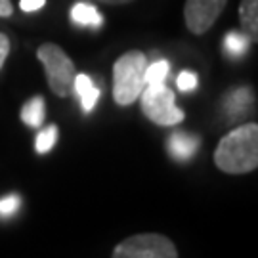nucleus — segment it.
I'll list each match as a JSON object with an SVG mask.
<instances>
[{
	"label": "nucleus",
	"mask_w": 258,
	"mask_h": 258,
	"mask_svg": "<svg viewBox=\"0 0 258 258\" xmlns=\"http://www.w3.org/2000/svg\"><path fill=\"white\" fill-rule=\"evenodd\" d=\"M8 54H10V38L4 33H0V69L4 67V61H6Z\"/></svg>",
	"instance_id": "6ab92c4d"
},
{
	"label": "nucleus",
	"mask_w": 258,
	"mask_h": 258,
	"mask_svg": "<svg viewBox=\"0 0 258 258\" xmlns=\"http://www.w3.org/2000/svg\"><path fill=\"white\" fill-rule=\"evenodd\" d=\"M239 21L243 35H247L250 42L258 40V0H241Z\"/></svg>",
	"instance_id": "1a4fd4ad"
},
{
	"label": "nucleus",
	"mask_w": 258,
	"mask_h": 258,
	"mask_svg": "<svg viewBox=\"0 0 258 258\" xmlns=\"http://www.w3.org/2000/svg\"><path fill=\"white\" fill-rule=\"evenodd\" d=\"M228 0H185L184 21L194 35H205L216 23Z\"/></svg>",
	"instance_id": "423d86ee"
},
{
	"label": "nucleus",
	"mask_w": 258,
	"mask_h": 258,
	"mask_svg": "<svg viewBox=\"0 0 258 258\" xmlns=\"http://www.w3.org/2000/svg\"><path fill=\"white\" fill-rule=\"evenodd\" d=\"M71 19L77 25H86V27H100L103 21L98 8H94L92 4H86V2L75 4L71 8Z\"/></svg>",
	"instance_id": "9b49d317"
},
{
	"label": "nucleus",
	"mask_w": 258,
	"mask_h": 258,
	"mask_svg": "<svg viewBox=\"0 0 258 258\" xmlns=\"http://www.w3.org/2000/svg\"><path fill=\"white\" fill-rule=\"evenodd\" d=\"M44 4H46V0H19V8L23 10V12H27V14L37 12V10H40Z\"/></svg>",
	"instance_id": "a211bd4d"
},
{
	"label": "nucleus",
	"mask_w": 258,
	"mask_h": 258,
	"mask_svg": "<svg viewBox=\"0 0 258 258\" xmlns=\"http://www.w3.org/2000/svg\"><path fill=\"white\" fill-rule=\"evenodd\" d=\"M214 163L226 174H247L258 166V126L254 122L233 128L220 140Z\"/></svg>",
	"instance_id": "f257e3e1"
},
{
	"label": "nucleus",
	"mask_w": 258,
	"mask_h": 258,
	"mask_svg": "<svg viewBox=\"0 0 258 258\" xmlns=\"http://www.w3.org/2000/svg\"><path fill=\"white\" fill-rule=\"evenodd\" d=\"M73 92H77V96H79V102H81L84 113H90L94 109V105L98 103V98H100V90L96 88L92 79L84 73H77L73 83Z\"/></svg>",
	"instance_id": "6e6552de"
},
{
	"label": "nucleus",
	"mask_w": 258,
	"mask_h": 258,
	"mask_svg": "<svg viewBox=\"0 0 258 258\" xmlns=\"http://www.w3.org/2000/svg\"><path fill=\"white\" fill-rule=\"evenodd\" d=\"M250 40L247 38V35H243L239 31H230L226 37H224V50L233 57H241L249 50Z\"/></svg>",
	"instance_id": "ddd939ff"
},
{
	"label": "nucleus",
	"mask_w": 258,
	"mask_h": 258,
	"mask_svg": "<svg viewBox=\"0 0 258 258\" xmlns=\"http://www.w3.org/2000/svg\"><path fill=\"white\" fill-rule=\"evenodd\" d=\"M14 12V6L10 0H0V18H10Z\"/></svg>",
	"instance_id": "aec40b11"
},
{
	"label": "nucleus",
	"mask_w": 258,
	"mask_h": 258,
	"mask_svg": "<svg viewBox=\"0 0 258 258\" xmlns=\"http://www.w3.org/2000/svg\"><path fill=\"white\" fill-rule=\"evenodd\" d=\"M168 71H170L168 61H165V59L153 61L146 67V84H163L168 77Z\"/></svg>",
	"instance_id": "2eb2a0df"
},
{
	"label": "nucleus",
	"mask_w": 258,
	"mask_h": 258,
	"mask_svg": "<svg viewBox=\"0 0 258 258\" xmlns=\"http://www.w3.org/2000/svg\"><path fill=\"white\" fill-rule=\"evenodd\" d=\"M199 148V138L187 132H174L168 138V153L176 161H187L195 155Z\"/></svg>",
	"instance_id": "0eeeda50"
},
{
	"label": "nucleus",
	"mask_w": 258,
	"mask_h": 258,
	"mask_svg": "<svg viewBox=\"0 0 258 258\" xmlns=\"http://www.w3.org/2000/svg\"><path fill=\"white\" fill-rule=\"evenodd\" d=\"M142 111L151 122L161 126H174L184 120V111L176 107L174 92L163 84H146L140 94Z\"/></svg>",
	"instance_id": "20e7f679"
},
{
	"label": "nucleus",
	"mask_w": 258,
	"mask_h": 258,
	"mask_svg": "<svg viewBox=\"0 0 258 258\" xmlns=\"http://www.w3.org/2000/svg\"><path fill=\"white\" fill-rule=\"evenodd\" d=\"M37 57L40 59V63L44 65L48 86L55 96L65 98L73 92L77 69H75L73 59L65 54L63 48L54 42H44L38 46Z\"/></svg>",
	"instance_id": "7ed1b4c3"
},
{
	"label": "nucleus",
	"mask_w": 258,
	"mask_h": 258,
	"mask_svg": "<svg viewBox=\"0 0 258 258\" xmlns=\"http://www.w3.org/2000/svg\"><path fill=\"white\" fill-rule=\"evenodd\" d=\"M197 84H199V79L191 71H182L176 79V86H178L180 92H191L197 88Z\"/></svg>",
	"instance_id": "f3484780"
},
{
	"label": "nucleus",
	"mask_w": 258,
	"mask_h": 258,
	"mask_svg": "<svg viewBox=\"0 0 258 258\" xmlns=\"http://www.w3.org/2000/svg\"><path fill=\"white\" fill-rule=\"evenodd\" d=\"M250 100L252 98H250V92L247 88H239V90L231 92L226 98V103H224V107L228 111L230 119H239V117H243L247 113V109H249Z\"/></svg>",
	"instance_id": "f8f14e48"
},
{
	"label": "nucleus",
	"mask_w": 258,
	"mask_h": 258,
	"mask_svg": "<svg viewBox=\"0 0 258 258\" xmlns=\"http://www.w3.org/2000/svg\"><path fill=\"white\" fill-rule=\"evenodd\" d=\"M100 2L113 4V6H122V4H130V2H134V0H100Z\"/></svg>",
	"instance_id": "412c9836"
},
{
	"label": "nucleus",
	"mask_w": 258,
	"mask_h": 258,
	"mask_svg": "<svg viewBox=\"0 0 258 258\" xmlns=\"http://www.w3.org/2000/svg\"><path fill=\"white\" fill-rule=\"evenodd\" d=\"M55 142H57V126L50 124V126L42 128L37 134V138H35V149H37V153L44 155L48 151H52Z\"/></svg>",
	"instance_id": "4468645a"
},
{
	"label": "nucleus",
	"mask_w": 258,
	"mask_h": 258,
	"mask_svg": "<svg viewBox=\"0 0 258 258\" xmlns=\"http://www.w3.org/2000/svg\"><path fill=\"white\" fill-rule=\"evenodd\" d=\"M19 209H21V197H19V195L10 194L0 199V218H2V220L14 218L19 212Z\"/></svg>",
	"instance_id": "dca6fc26"
},
{
	"label": "nucleus",
	"mask_w": 258,
	"mask_h": 258,
	"mask_svg": "<svg viewBox=\"0 0 258 258\" xmlns=\"http://www.w3.org/2000/svg\"><path fill=\"white\" fill-rule=\"evenodd\" d=\"M148 57L140 50L122 54L113 65V100L119 105H130L140 98L146 86Z\"/></svg>",
	"instance_id": "f03ea898"
},
{
	"label": "nucleus",
	"mask_w": 258,
	"mask_h": 258,
	"mask_svg": "<svg viewBox=\"0 0 258 258\" xmlns=\"http://www.w3.org/2000/svg\"><path fill=\"white\" fill-rule=\"evenodd\" d=\"M113 258H178L174 243L159 233H138L113 250Z\"/></svg>",
	"instance_id": "39448f33"
},
{
	"label": "nucleus",
	"mask_w": 258,
	"mask_h": 258,
	"mask_svg": "<svg viewBox=\"0 0 258 258\" xmlns=\"http://www.w3.org/2000/svg\"><path fill=\"white\" fill-rule=\"evenodd\" d=\"M19 117H21V120H23L27 126H31V128L42 126L44 117H46V105H44V100H42L40 96L31 98V100L21 107Z\"/></svg>",
	"instance_id": "9d476101"
}]
</instances>
